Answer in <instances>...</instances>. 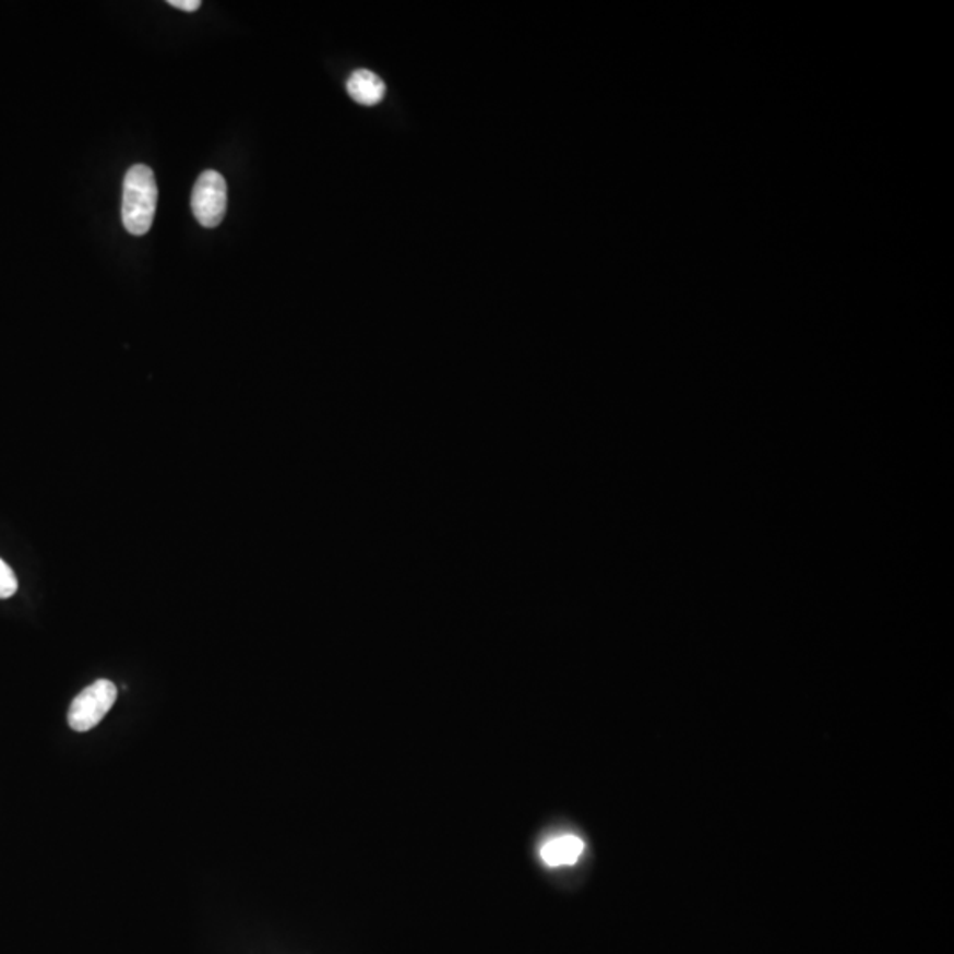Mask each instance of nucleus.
Listing matches in <instances>:
<instances>
[{"instance_id":"obj_1","label":"nucleus","mask_w":954,"mask_h":954,"mask_svg":"<svg viewBox=\"0 0 954 954\" xmlns=\"http://www.w3.org/2000/svg\"><path fill=\"white\" fill-rule=\"evenodd\" d=\"M158 207V184L147 165L131 167L124 177L122 223L131 236H145L151 230Z\"/></svg>"},{"instance_id":"obj_2","label":"nucleus","mask_w":954,"mask_h":954,"mask_svg":"<svg viewBox=\"0 0 954 954\" xmlns=\"http://www.w3.org/2000/svg\"><path fill=\"white\" fill-rule=\"evenodd\" d=\"M117 688L108 679H99L87 685L82 693L74 696L71 702L68 723L74 732H88L98 727L102 719L107 716L111 705L116 704Z\"/></svg>"},{"instance_id":"obj_3","label":"nucleus","mask_w":954,"mask_h":954,"mask_svg":"<svg viewBox=\"0 0 954 954\" xmlns=\"http://www.w3.org/2000/svg\"><path fill=\"white\" fill-rule=\"evenodd\" d=\"M191 211L202 227H218L227 213V182L222 174L207 170L199 177L191 193Z\"/></svg>"},{"instance_id":"obj_4","label":"nucleus","mask_w":954,"mask_h":954,"mask_svg":"<svg viewBox=\"0 0 954 954\" xmlns=\"http://www.w3.org/2000/svg\"><path fill=\"white\" fill-rule=\"evenodd\" d=\"M347 93L359 105L375 107L384 99L385 84L375 73L368 70H357L347 80Z\"/></svg>"},{"instance_id":"obj_5","label":"nucleus","mask_w":954,"mask_h":954,"mask_svg":"<svg viewBox=\"0 0 954 954\" xmlns=\"http://www.w3.org/2000/svg\"><path fill=\"white\" fill-rule=\"evenodd\" d=\"M584 842L579 836L565 834L559 838L550 839L542 845L541 859L547 862L548 867H564V864H575L580 856L584 854Z\"/></svg>"},{"instance_id":"obj_6","label":"nucleus","mask_w":954,"mask_h":954,"mask_svg":"<svg viewBox=\"0 0 954 954\" xmlns=\"http://www.w3.org/2000/svg\"><path fill=\"white\" fill-rule=\"evenodd\" d=\"M19 591V580L13 570L0 559V599H8Z\"/></svg>"},{"instance_id":"obj_7","label":"nucleus","mask_w":954,"mask_h":954,"mask_svg":"<svg viewBox=\"0 0 954 954\" xmlns=\"http://www.w3.org/2000/svg\"><path fill=\"white\" fill-rule=\"evenodd\" d=\"M168 4L174 5L177 10L186 11V13H193V11H199L202 2L200 0H170Z\"/></svg>"}]
</instances>
